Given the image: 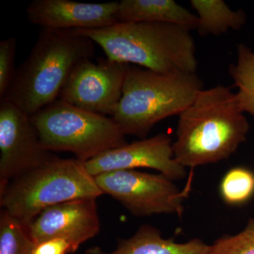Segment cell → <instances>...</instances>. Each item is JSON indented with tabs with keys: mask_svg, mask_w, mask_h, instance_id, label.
<instances>
[{
	"mask_svg": "<svg viewBox=\"0 0 254 254\" xmlns=\"http://www.w3.org/2000/svg\"><path fill=\"white\" fill-rule=\"evenodd\" d=\"M249 131L250 125L230 87L202 89L180 115L174 157L185 168L218 163L236 151Z\"/></svg>",
	"mask_w": 254,
	"mask_h": 254,
	"instance_id": "obj_1",
	"label": "cell"
},
{
	"mask_svg": "<svg viewBox=\"0 0 254 254\" xmlns=\"http://www.w3.org/2000/svg\"><path fill=\"white\" fill-rule=\"evenodd\" d=\"M95 44L76 30L41 28L4 98L30 116L46 108L59 98L75 66L93 58Z\"/></svg>",
	"mask_w": 254,
	"mask_h": 254,
	"instance_id": "obj_2",
	"label": "cell"
},
{
	"mask_svg": "<svg viewBox=\"0 0 254 254\" xmlns=\"http://www.w3.org/2000/svg\"><path fill=\"white\" fill-rule=\"evenodd\" d=\"M107 58L161 73H195L198 62L190 30L175 24L118 22L100 29L76 30Z\"/></svg>",
	"mask_w": 254,
	"mask_h": 254,
	"instance_id": "obj_3",
	"label": "cell"
},
{
	"mask_svg": "<svg viewBox=\"0 0 254 254\" xmlns=\"http://www.w3.org/2000/svg\"><path fill=\"white\" fill-rule=\"evenodd\" d=\"M202 89L196 73H161L127 64L123 95L112 118L125 134L143 139L159 122L185 111Z\"/></svg>",
	"mask_w": 254,
	"mask_h": 254,
	"instance_id": "obj_4",
	"label": "cell"
},
{
	"mask_svg": "<svg viewBox=\"0 0 254 254\" xmlns=\"http://www.w3.org/2000/svg\"><path fill=\"white\" fill-rule=\"evenodd\" d=\"M85 163L53 158L12 180L0 194V205L27 228L45 209L69 200L103 194Z\"/></svg>",
	"mask_w": 254,
	"mask_h": 254,
	"instance_id": "obj_5",
	"label": "cell"
},
{
	"mask_svg": "<svg viewBox=\"0 0 254 254\" xmlns=\"http://www.w3.org/2000/svg\"><path fill=\"white\" fill-rule=\"evenodd\" d=\"M43 146L69 152L83 163L126 145V134L112 117L80 109L58 99L31 115Z\"/></svg>",
	"mask_w": 254,
	"mask_h": 254,
	"instance_id": "obj_6",
	"label": "cell"
},
{
	"mask_svg": "<svg viewBox=\"0 0 254 254\" xmlns=\"http://www.w3.org/2000/svg\"><path fill=\"white\" fill-rule=\"evenodd\" d=\"M94 177L103 193L118 200L135 216L157 214L181 216L183 213L187 194L163 174L118 170Z\"/></svg>",
	"mask_w": 254,
	"mask_h": 254,
	"instance_id": "obj_7",
	"label": "cell"
},
{
	"mask_svg": "<svg viewBox=\"0 0 254 254\" xmlns=\"http://www.w3.org/2000/svg\"><path fill=\"white\" fill-rule=\"evenodd\" d=\"M42 145L31 116L12 102L0 101V194L14 179L55 157Z\"/></svg>",
	"mask_w": 254,
	"mask_h": 254,
	"instance_id": "obj_8",
	"label": "cell"
},
{
	"mask_svg": "<svg viewBox=\"0 0 254 254\" xmlns=\"http://www.w3.org/2000/svg\"><path fill=\"white\" fill-rule=\"evenodd\" d=\"M127 64L100 58L80 62L71 71L58 99L80 109L113 116L123 95Z\"/></svg>",
	"mask_w": 254,
	"mask_h": 254,
	"instance_id": "obj_9",
	"label": "cell"
},
{
	"mask_svg": "<svg viewBox=\"0 0 254 254\" xmlns=\"http://www.w3.org/2000/svg\"><path fill=\"white\" fill-rule=\"evenodd\" d=\"M173 143L168 134L160 133L108 150L85 165L93 177L108 172L145 168L157 170L173 181L183 180L187 175L186 168L175 160Z\"/></svg>",
	"mask_w": 254,
	"mask_h": 254,
	"instance_id": "obj_10",
	"label": "cell"
},
{
	"mask_svg": "<svg viewBox=\"0 0 254 254\" xmlns=\"http://www.w3.org/2000/svg\"><path fill=\"white\" fill-rule=\"evenodd\" d=\"M26 230L36 245L61 239L69 244L73 253L99 233L96 198H81L50 206L43 210Z\"/></svg>",
	"mask_w": 254,
	"mask_h": 254,
	"instance_id": "obj_11",
	"label": "cell"
},
{
	"mask_svg": "<svg viewBox=\"0 0 254 254\" xmlns=\"http://www.w3.org/2000/svg\"><path fill=\"white\" fill-rule=\"evenodd\" d=\"M118 9L119 1L34 0L26 8V14L30 22L44 29H100L118 22Z\"/></svg>",
	"mask_w": 254,
	"mask_h": 254,
	"instance_id": "obj_12",
	"label": "cell"
},
{
	"mask_svg": "<svg viewBox=\"0 0 254 254\" xmlns=\"http://www.w3.org/2000/svg\"><path fill=\"white\" fill-rule=\"evenodd\" d=\"M209 245L194 238L185 243H177L165 239L158 229L143 225L127 240L119 241L116 250L105 252L99 247H93L84 254H207Z\"/></svg>",
	"mask_w": 254,
	"mask_h": 254,
	"instance_id": "obj_13",
	"label": "cell"
},
{
	"mask_svg": "<svg viewBox=\"0 0 254 254\" xmlns=\"http://www.w3.org/2000/svg\"><path fill=\"white\" fill-rule=\"evenodd\" d=\"M118 22L170 23L194 29L198 17L174 0H122Z\"/></svg>",
	"mask_w": 254,
	"mask_h": 254,
	"instance_id": "obj_14",
	"label": "cell"
},
{
	"mask_svg": "<svg viewBox=\"0 0 254 254\" xmlns=\"http://www.w3.org/2000/svg\"><path fill=\"white\" fill-rule=\"evenodd\" d=\"M197 12L200 36L223 34L229 30L240 29L246 23V14L242 9L233 11L222 0H190Z\"/></svg>",
	"mask_w": 254,
	"mask_h": 254,
	"instance_id": "obj_15",
	"label": "cell"
},
{
	"mask_svg": "<svg viewBox=\"0 0 254 254\" xmlns=\"http://www.w3.org/2000/svg\"><path fill=\"white\" fill-rule=\"evenodd\" d=\"M229 73L238 91L235 93L241 110L254 118V48L244 43L237 46V60L230 64Z\"/></svg>",
	"mask_w": 254,
	"mask_h": 254,
	"instance_id": "obj_16",
	"label": "cell"
},
{
	"mask_svg": "<svg viewBox=\"0 0 254 254\" xmlns=\"http://www.w3.org/2000/svg\"><path fill=\"white\" fill-rule=\"evenodd\" d=\"M36 247L26 227L2 209L0 213V254H33Z\"/></svg>",
	"mask_w": 254,
	"mask_h": 254,
	"instance_id": "obj_17",
	"label": "cell"
},
{
	"mask_svg": "<svg viewBox=\"0 0 254 254\" xmlns=\"http://www.w3.org/2000/svg\"><path fill=\"white\" fill-rule=\"evenodd\" d=\"M220 192L227 204H243L254 195V173L241 167L231 169L222 178Z\"/></svg>",
	"mask_w": 254,
	"mask_h": 254,
	"instance_id": "obj_18",
	"label": "cell"
},
{
	"mask_svg": "<svg viewBox=\"0 0 254 254\" xmlns=\"http://www.w3.org/2000/svg\"><path fill=\"white\" fill-rule=\"evenodd\" d=\"M207 254H254V220H250L242 231L224 235L209 245Z\"/></svg>",
	"mask_w": 254,
	"mask_h": 254,
	"instance_id": "obj_19",
	"label": "cell"
},
{
	"mask_svg": "<svg viewBox=\"0 0 254 254\" xmlns=\"http://www.w3.org/2000/svg\"><path fill=\"white\" fill-rule=\"evenodd\" d=\"M16 40L9 38L0 42V98L2 99L14 78Z\"/></svg>",
	"mask_w": 254,
	"mask_h": 254,
	"instance_id": "obj_20",
	"label": "cell"
},
{
	"mask_svg": "<svg viewBox=\"0 0 254 254\" xmlns=\"http://www.w3.org/2000/svg\"><path fill=\"white\" fill-rule=\"evenodd\" d=\"M72 252L71 246L61 239H53L36 245L33 254H66Z\"/></svg>",
	"mask_w": 254,
	"mask_h": 254,
	"instance_id": "obj_21",
	"label": "cell"
}]
</instances>
